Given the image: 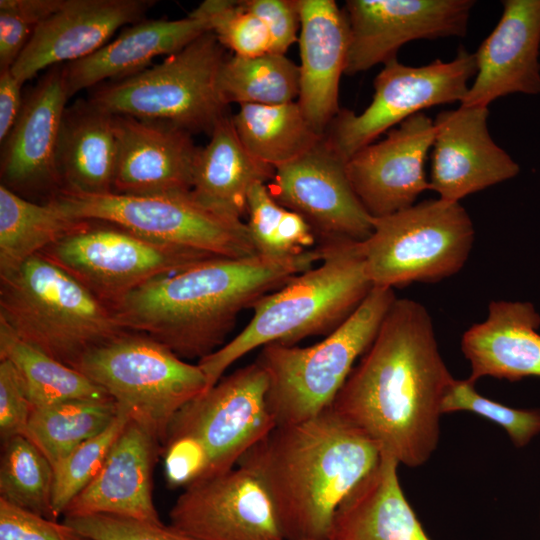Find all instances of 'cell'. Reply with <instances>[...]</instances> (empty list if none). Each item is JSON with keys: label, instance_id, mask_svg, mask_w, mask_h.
Segmentation results:
<instances>
[{"label": "cell", "instance_id": "1", "mask_svg": "<svg viewBox=\"0 0 540 540\" xmlns=\"http://www.w3.org/2000/svg\"><path fill=\"white\" fill-rule=\"evenodd\" d=\"M454 379L428 310L396 298L330 407L381 454L418 467L438 446L441 405Z\"/></svg>", "mask_w": 540, "mask_h": 540}, {"label": "cell", "instance_id": "2", "mask_svg": "<svg viewBox=\"0 0 540 540\" xmlns=\"http://www.w3.org/2000/svg\"><path fill=\"white\" fill-rule=\"evenodd\" d=\"M317 245L287 258L217 257L161 276L112 307L120 326L144 333L182 359L199 360L225 343L239 313L314 267Z\"/></svg>", "mask_w": 540, "mask_h": 540}, {"label": "cell", "instance_id": "3", "mask_svg": "<svg viewBox=\"0 0 540 540\" xmlns=\"http://www.w3.org/2000/svg\"><path fill=\"white\" fill-rule=\"evenodd\" d=\"M381 452L331 407L276 425L240 459L263 482L284 540H327L335 512Z\"/></svg>", "mask_w": 540, "mask_h": 540}, {"label": "cell", "instance_id": "4", "mask_svg": "<svg viewBox=\"0 0 540 540\" xmlns=\"http://www.w3.org/2000/svg\"><path fill=\"white\" fill-rule=\"evenodd\" d=\"M321 246L325 254L317 266L258 299L239 334L198 361L208 389L249 352L269 343L295 345L307 337L328 335L363 302L373 285L366 274L362 242Z\"/></svg>", "mask_w": 540, "mask_h": 540}, {"label": "cell", "instance_id": "5", "mask_svg": "<svg viewBox=\"0 0 540 540\" xmlns=\"http://www.w3.org/2000/svg\"><path fill=\"white\" fill-rule=\"evenodd\" d=\"M0 321L70 367L127 331L108 305L41 253L0 274Z\"/></svg>", "mask_w": 540, "mask_h": 540}, {"label": "cell", "instance_id": "6", "mask_svg": "<svg viewBox=\"0 0 540 540\" xmlns=\"http://www.w3.org/2000/svg\"><path fill=\"white\" fill-rule=\"evenodd\" d=\"M393 288L373 286L359 307L311 346L269 343L255 360L265 371L267 403L276 425L298 423L328 409L373 342L396 300Z\"/></svg>", "mask_w": 540, "mask_h": 540}, {"label": "cell", "instance_id": "7", "mask_svg": "<svg viewBox=\"0 0 540 540\" xmlns=\"http://www.w3.org/2000/svg\"><path fill=\"white\" fill-rule=\"evenodd\" d=\"M225 58L208 31L152 67L95 86L88 99L113 115L210 135L228 115L218 86Z\"/></svg>", "mask_w": 540, "mask_h": 540}, {"label": "cell", "instance_id": "8", "mask_svg": "<svg viewBox=\"0 0 540 540\" xmlns=\"http://www.w3.org/2000/svg\"><path fill=\"white\" fill-rule=\"evenodd\" d=\"M72 368L104 389L131 421L162 446L176 413L208 390L198 364L134 331L95 347Z\"/></svg>", "mask_w": 540, "mask_h": 540}, {"label": "cell", "instance_id": "9", "mask_svg": "<svg viewBox=\"0 0 540 540\" xmlns=\"http://www.w3.org/2000/svg\"><path fill=\"white\" fill-rule=\"evenodd\" d=\"M473 222L460 202L424 200L374 218L362 242L365 270L373 286L435 283L459 272L474 242Z\"/></svg>", "mask_w": 540, "mask_h": 540}, {"label": "cell", "instance_id": "10", "mask_svg": "<svg viewBox=\"0 0 540 540\" xmlns=\"http://www.w3.org/2000/svg\"><path fill=\"white\" fill-rule=\"evenodd\" d=\"M54 199L75 220L112 223L155 242L225 258L258 255L243 220L202 205L190 192L151 196L60 192Z\"/></svg>", "mask_w": 540, "mask_h": 540}, {"label": "cell", "instance_id": "11", "mask_svg": "<svg viewBox=\"0 0 540 540\" xmlns=\"http://www.w3.org/2000/svg\"><path fill=\"white\" fill-rule=\"evenodd\" d=\"M84 220L41 252L111 309L127 294L161 276L217 258L155 242L106 222Z\"/></svg>", "mask_w": 540, "mask_h": 540}, {"label": "cell", "instance_id": "12", "mask_svg": "<svg viewBox=\"0 0 540 540\" xmlns=\"http://www.w3.org/2000/svg\"><path fill=\"white\" fill-rule=\"evenodd\" d=\"M374 79V95L363 112L341 109L325 138L345 161L383 133L424 109L462 102L477 72L475 53L460 47L450 61L422 66L390 59Z\"/></svg>", "mask_w": 540, "mask_h": 540}, {"label": "cell", "instance_id": "13", "mask_svg": "<svg viewBox=\"0 0 540 540\" xmlns=\"http://www.w3.org/2000/svg\"><path fill=\"white\" fill-rule=\"evenodd\" d=\"M267 388L266 373L256 361L236 369L176 413L166 442L191 437L203 446L207 467L201 478L233 469L276 426Z\"/></svg>", "mask_w": 540, "mask_h": 540}, {"label": "cell", "instance_id": "14", "mask_svg": "<svg viewBox=\"0 0 540 540\" xmlns=\"http://www.w3.org/2000/svg\"><path fill=\"white\" fill-rule=\"evenodd\" d=\"M346 162L324 138L296 160L275 169L267 184L274 199L311 227L317 245L363 242L374 218L357 197Z\"/></svg>", "mask_w": 540, "mask_h": 540}, {"label": "cell", "instance_id": "15", "mask_svg": "<svg viewBox=\"0 0 540 540\" xmlns=\"http://www.w3.org/2000/svg\"><path fill=\"white\" fill-rule=\"evenodd\" d=\"M473 0H348L344 74L355 75L397 57L418 39L464 37Z\"/></svg>", "mask_w": 540, "mask_h": 540}, {"label": "cell", "instance_id": "16", "mask_svg": "<svg viewBox=\"0 0 540 540\" xmlns=\"http://www.w3.org/2000/svg\"><path fill=\"white\" fill-rule=\"evenodd\" d=\"M169 518L197 540H284L267 489L242 465L187 485Z\"/></svg>", "mask_w": 540, "mask_h": 540}, {"label": "cell", "instance_id": "17", "mask_svg": "<svg viewBox=\"0 0 540 540\" xmlns=\"http://www.w3.org/2000/svg\"><path fill=\"white\" fill-rule=\"evenodd\" d=\"M434 134V121L419 112L346 162L351 185L373 218L406 209L430 190L425 162Z\"/></svg>", "mask_w": 540, "mask_h": 540}, {"label": "cell", "instance_id": "18", "mask_svg": "<svg viewBox=\"0 0 540 540\" xmlns=\"http://www.w3.org/2000/svg\"><path fill=\"white\" fill-rule=\"evenodd\" d=\"M489 109L443 110L434 121L430 190L448 202L514 178L520 166L492 139Z\"/></svg>", "mask_w": 540, "mask_h": 540}, {"label": "cell", "instance_id": "19", "mask_svg": "<svg viewBox=\"0 0 540 540\" xmlns=\"http://www.w3.org/2000/svg\"><path fill=\"white\" fill-rule=\"evenodd\" d=\"M63 65L49 68L24 96L14 127L1 143V184L17 193L60 192L56 154L63 114L69 99Z\"/></svg>", "mask_w": 540, "mask_h": 540}, {"label": "cell", "instance_id": "20", "mask_svg": "<svg viewBox=\"0 0 540 540\" xmlns=\"http://www.w3.org/2000/svg\"><path fill=\"white\" fill-rule=\"evenodd\" d=\"M154 0H62L35 29L11 68L24 84L43 70L83 59L121 27L144 20Z\"/></svg>", "mask_w": 540, "mask_h": 540}, {"label": "cell", "instance_id": "21", "mask_svg": "<svg viewBox=\"0 0 540 540\" xmlns=\"http://www.w3.org/2000/svg\"><path fill=\"white\" fill-rule=\"evenodd\" d=\"M475 53L477 72L462 106L488 107L515 93L540 94V0H504Z\"/></svg>", "mask_w": 540, "mask_h": 540}, {"label": "cell", "instance_id": "22", "mask_svg": "<svg viewBox=\"0 0 540 540\" xmlns=\"http://www.w3.org/2000/svg\"><path fill=\"white\" fill-rule=\"evenodd\" d=\"M117 142L112 193L151 196L190 192L198 152L181 129L114 115Z\"/></svg>", "mask_w": 540, "mask_h": 540}, {"label": "cell", "instance_id": "23", "mask_svg": "<svg viewBox=\"0 0 540 540\" xmlns=\"http://www.w3.org/2000/svg\"><path fill=\"white\" fill-rule=\"evenodd\" d=\"M160 444L129 420L94 479L63 515L109 514L162 522L152 498V471Z\"/></svg>", "mask_w": 540, "mask_h": 540}, {"label": "cell", "instance_id": "24", "mask_svg": "<svg viewBox=\"0 0 540 540\" xmlns=\"http://www.w3.org/2000/svg\"><path fill=\"white\" fill-rule=\"evenodd\" d=\"M301 64L297 102L320 134L338 115L339 83L345 70L348 24L333 0H299Z\"/></svg>", "mask_w": 540, "mask_h": 540}, {"label": "cell", "instance_id": "25", "mask_svg": "<svg viewBox=\"0 0 540 540\" xmlns=\"http://www.w3.org/2000/svg\"><path fill=\"white\" fill-rule=\"evenodd\" d=\"M210 31L194 10L177 20L151 19L129 25L114 40L83 59L63 64L69 97L83 89L135 75L161 55L176 53Z\"/></svg>", "mask_w": 540, "mask_h": 540}, {"label": "cell", "instance_id": "26", "mask_svg": "<svg viewBox=\"0 0 540 540\" xmlns=\"http://www.w3.org/2000/svg\"><path fill=\"white\" fill-rule=\"evenodd\" d=\"M540 314L527 301H492L484 321L462 335L461 351L470 364L468 379L511 382L540 377Z\"/></svg>", "mask_w": 540, "mask_h": 540}, {"label": "cell", "instance_id": "27", "mask_svg": "<svg viewBox=\"0 0 540 540\" xmlns=\"http://www.w3.org/2000/svg\"><path fill=\"white\" fill-rule=\"evenodd\" d=\"M399 465L381 454L337 508L327 540H430L403 493Z\"/></svg>", "mask_w": 540, "mask_h": 540}, {"label": "cell", "instance_id": "28", "mask_svg": "<svg viewBox=\"0 0 540 540\" xmlns=\"http://www.w3.org/2000/svg\"><path fill=\"white\" fill-rule=\"evenodd\" d=\"M116 152L113 114L89 99L66 107L56 154L60 192L112 193Z\"/></svg>", "mask_w": 540, "mask_h": 540}, {"label": "cell", "instance_id": "29", "mask_svg": "<svg viewBox=\"0 0 540 540\" xmlns=\"http://www.w3.org/2000/svg\"><path fill=\"white\" fill-rule=\"evenodd\" d=\"M209 136V142L198 148L190 193L202 205L242 220L250 189L270 182L275 169L247 151L232 116L221 118Z\"/></svg>", "mask_w": 540, "mask_h": 540}, {"label": "cell", "instance_id": "30", "mask_svg": "<svg viewBox=\"0 0 540 540\" xmlns=\"http://www.w3.org/2000/svg\"><path fill=\"white\" fill-rule=\"evenodd\" d=\"M232 119L247 151L274 169L301 157L325 136L314 129L297 101L243 104Z\"/></svg>", "mask_w": 540, "mask_h": 540}, {"label": "cell", "instance_id": "31", "mask_svg": "<svg viewBox=\"0 0 540 540\" xmlns=\"http://www.w3.org/2000/svg\"><path fill=\"white\" fill-rule=\"evenodd\" d=\"M83 221L68 216L55 199L37 203L1 184L0 274L15 270Z\"/></svg>", "mask_w": 540, "mask_h": 540}, {"label": "cell", "instance_id": "32", "mask_svg": "<svg viewBox=\"0 0 540 540\" xmlns=\"http://www.w3.org/2000/svg\"><path fill=\"white\" fill-rule=\"evenodd\" d=\"M0 359L11 362L34 408L59 402L109 396L78 370L19 338L0 321Z\"/></svg>", "mask_w": 540, "mask_h": 540}, {"label": "cell", "instance_id": "33", "mask_svg": "<svg viewBox=\"0 0 540 540\" xmlns=\"http://www.w3.org/2000/svg\"><path fill=\"white\" fill-rule=\"evenodd\" d=\"M119 411L118 404L110 396L74 399L34 408L24 436L54 467L78 445L108 428Z\"/></svg>", "mask_w": 540, "mask_h": 540}, {"label": "cell", "instance_id": "34", "mask_svg": "<svg viewBox=\"0 0 540 540\" xmlns=\"http://www.w3.org/2000/svg\"><path fill=\"white\" fill-rule=\"evenodd\" d=\"M218 86L227 105L289 103L298 99L300 70L285 54L232 55L221 66Z\"/></svg>", "mask_w": 540, "mask_h": 540}, {"label": "cell", "instance_id": "35", "mask_svg": "<svg viewBox=\"0 0 540 540\" xmlns=\"http://www.w3.org/2000/svg\"><path fill=\"white\" fill-rule=\"evenodd\" d=\"M53 467L26 436L3 441L0 464V498L51 520Z\"/></svg>", "mask_w": 540, "mask_h": 540}, {"label": "cell", "instance_id": "36", "mask_svg": "<svg viewBox=\"0 0 540 540\" xmlns=\"http://www.w3.org/2000/svg\"><path fill=\"white\" fill-rule=\"evenodd\" d=\"M246 214V225L258 255L287 258L317 246L308 223L279 204L267 184L257 183L250 189Z\"/></svg>", "mask_w": 540, "mask_h": 540}, {"label": "cell", "instance_id": "37", "mask_svg": "<svg viewBox=\"0 0 540 540\" xmlns=\"http://www.w3.org/2000/svg\"><path fill=\"white\" fill-rule=\"evenodd\" d=\"M129 420L120 409L108 428L78 445L53 467L52 510L56 519L98 474Z\"/></svg>", "mask_w": 540, "mask_h": 540}, {"label": "cell", "instance_id": "38", "mask_svg": "<svg viewBox=\"0 0 540 540\" xmlns=\"http://www.w3.org/2000/svg\"><path fill=\"white\" fill-rule=\"evenodd\" d=\"M442 414L468 411L483 417L505 430L517 448L527 446L540 434V409L514 408L493 401L475 389L468 378L454 379L441 405Z\"/></svg>", "mask_w": 540, "mask_h": 540}, {"label": "cell", "instance_id": "39", "mask_svg": "<svg viewBox=\"0 0 540 540\" xmlns=\"http://www.w3.org/2000/svg\"><path fill=\"white\" fill-rule=\"evenodd\" d=\"M194 11L207 20L219 43L234 55L255 57L271 52L267 27L241 1L206 0Z\"/></svg>", "mask_w": 540, "mask_h": 540}, {"label": "cell", "instance_id": "40", "mask_svg": "<svg viewBox=\"0 0 540 540\" xmlns=\"http://www.w3.org/2000/svg\"><path fill=\"white\" fill-rule=\"evenodd\" d=\"M62 0L0 1V70L12 68L38 25Z\"/></svg>", "mask_w": 540, "mask_h": 540}, {"label": "cell", "instance_id": "41", "mask_svg": "<svg viewBox=\"0 0 540 540\" xmlns=\"http://www.w3.org/2000/svg\"><path fill=\"white\" fill-rule=\"evenodd\" d=\"M63 522L89 540H197L162 522L109 514L66 516Z\"/></svg>", "mask_w": 540, "mask_h": 540}, {"label": "cell", "instance_id": "42", "mask_svg": "<svg viewBox=\"0 0 540 540\" xmlns=\"http://www.w3.org/2000/svg\"><path fill=\"white\" fill-rule=\"evenodd\" d=\"M0 540H89L64 522L51 520L0 498Z\"/></svg>", "mask_w": 540, "mask_h": 540}, {"label": "cell", "instance_id": "43", "mask_svg": "<svg viewBox=\"0 0 540 540\" xmlns=\"http://www.w3.org/2000/svg\"><path fill=\"white\" fill-rule=\"evenodd\" d=\"M33 407L14 366L0 359V436L25 435Z\"/></svg>", "mask_w": 540, "mask_h": 540}, {"label": "cell", "instance_id": "44", "mask_svg": "<svg viewBox=\"0 0 540 540\" xmlns=\"http://www.w3.org/2000/svg\"><path fill=\"white\" fill-rule=\"evenodd\" d=\"M241 3L267 27L272 41L270 53L285 54L296 42L300 27L299 0H241Z\"/></svg>", "mask_w": 540, "mask_h": 540}, {"label": "cell", "instance_id": "45", "mask_svg": "<svg viewBox=\"0 0 540 540\" xmlns=\"http://www.w3.org/2000/svg\"><path fill=\"white\" fill-rule=\"evenodd\" d=\"M164 468L170 487L184 486L201 478L207 467L203 446L191 437H178L163 446Z\"/></svg>", "mask_w": 540, "mask_h": 540}, {"label": "cell", "instance_id": "46", "mask_svg": "<svg viewBox=\"0 0 540 540\" xmlns=\"http://www.w3.org/2000/svg\"><path fill=\"white\" fill-rule=\"evenodd\" d=\"M22 85L11 68L0 70V143L8 136L21 113L24 103Z\"/></svg>", "mask_w": 540, "mask_h": 540}]
</instances>
